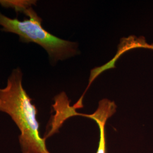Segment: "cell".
I'll use <instances>...</instances> for the list:
<instances>
[{"label":"cell","mask_w":153,"mask_h":153,"mask_svg":"<svg viewBox=\"0 0 153 153\" xmlns=\"http://www.w3.org/2000/svg\"><path fill=\"white\" fill-rule=\"evenodd\" d=\"M149 48H150V49H153V44H152V45H149Z\"/></svg>","instance_id":"cell-6"},{"label":"cell","mask_w":153,"mask_h":153,"mask_svg":"<svg viewBox=\"0 0 153 153\" xmlns=\"http://www.w3.org/2000/svg\"><path fill=\"white\" fill-rule=\"evenodd\" d=\"M36 1L33 0H0V5L5 8H12L16 13H25L32 6L36 5Z\"/></svg>","instance_id":"cell-5"},{"label":"cell","mask_w":153,"mask_h":153,"mask_svg":"<svg viewBox=\"0 0 153 153\" xmlns=\"http://www.w3.org/2000/svg\"><path fill=\"white\" fill-rule=\"evenodd\" d=\"M19 68L13 70L5 88H0V111L9 115L21 131L18 136L22 153H51L40 137L38 109L22 85Z\"/></svg>","instance_id":"cell-1"},{"label":"cell","mask_w":153,"mask_h":153,"mask_svg":"<svg viewBox=\"0 0 153 153\" xmlns=\"http://www.w3.org/2000/svg\"><path fill=\"white\" fill-rule=\"evenodd\" d=\"M116 108L115 103L107 99H103L100 102L98 108L94 114L87 115V117L95 121L99 128L100 137L96 153H106L105 124L107 119L115 113Z\"/></svg>","instance_id":"cell-3"},{"label":"cell","mask_w":153,"mask_h":153,"mask_svg":"<svg viewBox=\"0 0 153 153\" xmlns=\"http://www.w3.org/2000/svg\"><path fill=\"white\" fill-rule=\"evenodd\" d=\"M25 14L29 19L21 21L0 13V25L2 27L1 30L18 35L23 43L39 44L47 51L51 60L53 62L64 60L76 55V43L59 38L47 32L42 27V19L33 7L29 8Z\"/></svg>","instance_id":"cell-2"},{"label":"cell","mask_w":153,"mask_h":153,"mask_svg":"<svg viewBox=\"0 0 153 153\" xmlns=\"http://www.w3.org/2000/svg\"><path fill=\"white\" fill-rule=\"evenodd\" d=\"M55 103L53 105L56 111V114L53 117L51 126V128L47 136L44 138L51 136L54 133L58 132L59 129L64 123L65 120L69 117L76 115L74 107L69 105V102L64 93H62L55 98Z\"/></svg>","instance_id":"cell-4"}]
</instances>
